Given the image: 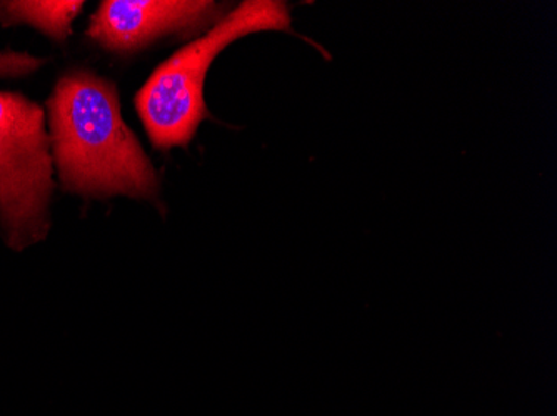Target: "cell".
<instances>
[{
	"label": "cell",
	"instance_id": "1",
	"mask_svg": "<svg viewBox=\"0 0 557 416\" xmlns=\"http://www.w3.org/2000/svg\"><path fill=\"white\" fill-rule=\"evenodd\" d=\"M47 109L52 161L64 190L159 202L158 174L125 124L111 80L89 71L65 74Z\"/></svg>",
	"mask_w": 557,
	"mask_h": 416
},
{
	"label": "cell",
	"instance_id": "2",
	"mask_svg": "<svg viewBox=\"0 0 557 416\" xmlns=\"http://www.w3.org/2000/svg\"><path fill=\"white\" fill-rule=\"evenodd\" d=\"M290 33V12L278 0H246L205 36L162 62L137 92L136 108L156 149L187 147L200 122L211 117L205 100L209 68L225 47L250 34Z\"/></svg>",
	"mask_w": 557,
	"mask_h": 416
},
{
	"label": "cell",
	"instance_id": "3",
	"mask_svg": "<svg viewBox=\"0 0 557 416\" xmlns=\"http://www.w3.org/2000/svg\"><path fill=\"white\" fill-rule=\"evenodd\" d=\"M52 175L46 112L22 93L0 90V227L11 249L46 239Z\"/></svg>",
	"mask_w": 557,
	"mask_h": 416
},
{
	"label": "cell",
	"instance_id": "4",
	"mask_svg": "<svg viewBox=\"0 0 557 416\" xmlns=\"http://www.w3.org/2000/svg\"><path fill=\"white\" fill-rule=\"evenodd\" d=\"M209 0H106L90 17L87 36L117 54H131L169 36H189L224 17Z\"/></svg>",
	"mask_w": 557,
	"mask_h": 416
},
{
	"label": "cell",
	"instance_id": "5",
	"mask_svg": "<svg viewBox=\"0 0 557 416\" xmlns=\"http://www.w3.org/2000/svg\"><path fill=\"white\" fill-rule=\"evenodd\" d=\"M84 2H0V24L5 27L11 25L27 24L34 29L49 36L55 42H65L71 36L72 22L83 11Z\"/></svg>",
	"mask_w": 557,
	"mask_h": 416
},
{
	"label": "cell",
	"instance_id": "6",
	"mask_svg": "<svg viewBox=\"0 0 557 416\" xmlns=\"http://www.w3.org/2000/svg\"><path fill=\"white\" fill-rule=\"evenodd\" d=\"M46 62V59L34 58V55L25 54V52L5 50V52H0V79L34 74Z\"/></svg>",
	"mask_w": 557,
	"mask_h": 416
}]
</instances>
